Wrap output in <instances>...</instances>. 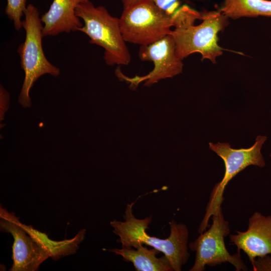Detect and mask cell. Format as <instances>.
<instances>
[{"instance_id":"8","label":"cell","mask_w":271,"mask_h":271,"mask_svg":"<svg viewBox=\"0 0 271 271\" xmlns=\"http://www.w3.org/2000/svg\"><path fill=\"white\" fill-rule=\"evenodd\" d=\"M0 224L2 230L14 238L13 260L11 271H35L50 256L27 232L14 213L1 207Z\"/></svg>"},{"instance_id":"15","label":"cell","mask_w":271,"mask_h":271,"mask_svg":"<svg viewBox=\"0 0 271 271\" xmlns=\"http://www.w3.org/2000/svg\"><path fill=\"white\" fill-rule=\"evenodd\" d=\"M27 0H7L5 13L8 18L13 22L16 31L22 28V18L24 16L27 9Z\"/></svg>"},{"instance_id":"13","label":"cell","mask_w":271,"mask_h":271,"mask_svg":"<svg viewBox=\"0 0 271 271\" xmlns=\"http://www.w3.org/2000/svg\"><path fill=\"white\" fill-rule=\"evenodd\" d=\"M22 225L35 241L55 260L61 256L74 253L78 248V245L83 240L86 231L84 229H81L71 239L57 241L50 239L46 234L34 229L31 225L23 223Z\"/></svg>"},{"instance_id":"14","label":"cell","mask_w":271,"mask_h":271,"mask_svg":"<svg viewBox=\"0 0 271 271\" xmlns=\"http://www.w3.org/2000/svg\"><path fill=\"white\" fill-rule=\"evenodd\" d=\"M218 10L228 19L271 17V0H224Z\"/></svg>"},{"instance_id":"5","label":"cell","mask_w":271,"mask_h":271,"mask_svg":"<svg viewBox=\"0 0 271 271\" xmlns=\"http://www.w3.org/2000/svg\"><path fill=\"white\" fill-rule=\"evenodd\" d=\"M119 24L126 42L145 46L153 43L171 34L174 26V14L168 15L152 0H146L125 9Z\"/></svg>"},{"instance_id":"12","label":"cell","mask_w":271,"mask_h":271,"mask_svg":"<svg viewBox=\"0 0 271 271\" xmlns=\"http://www.w3.org/2000/svg\"><path fill=\"white\" fill-rule=\"evenodd\" d=\"M122 257L124 261L132 263L138 271H171L173 270L171 263L166 255L160 257L157 255L161 251L153 248L149 249L140 245L135 249L132 247L108 249Z\"/></svg>"},{"instance_id":"16","label":"cell","mask_w":271,"mask_h":271,"mask_svg":"<svg viewBox=\"0 0 271 271\" xmlns=\"http://www.w3.org/2000/svg\"><path fill=\"white\" fill-rule=\"evenodd\" d=\"M155 5L168 15H173L180 7L179 0H152Z\"/></svg>"},{"instance_id":"4","label":"cell","mask_w":271,"mask_h":271,"mask_svg":"<svg viewBox=\"0 0 271 271\" xmlns=\"http://www.w3.org/2000/svg\"><path fill=\"white\" fill-rule=\"evenodd\" d=\"M39 15L36 7L32 4L27 6L25 19L22 21V28L26 32L25 40L17 50L21 68L25 73L18 102L24 108L31 106L30 91L39 77L46 74L56 77L60 73L59 68L52 64L44 53L42 43L43 26Z\"/></svg>"},{"instance_id":"3","label":"cell","mask_w":271,"mask_h":271,"mask_svg":"<svg viewBox=\"0 0 271 271\" xmlns=\"http://www.w3.org/2000/svg\"><path fill=\"white\" fill-rule=\"evenodd\" d=\"M75 13L84 22L78 31L89 37L90 44L104 49L103 58L107 65L129 63L131 56L122 35L119 18L112 16L104 7H95L90 1L79 4Z\"/></svg>"},{"instance_id":"9","label":"cell","mask_w":271,"mask_h":271,"mask_svg":"<svg viewBox=\"0 0 271 271\" xmlns=\"http://www.w3.org/2000/svg\"><path fill=\"white\" fill-rule=\"evenodd\" d=\"M139 57L142 61L153 62L154 67L148 74L131 78V84L135 89L143 81H145L144 86L150 87L162 79L177 75L183 70L182 60L176 55L171 34L151 44L141 46Z\"/></svg>"},{"instance_id":"11","label":"cell","mask_w":271,"mask_h":271,"mask_svg":"<svg viewBox=\"0 0 271 271\" xmlns=\"http://www.w3.org/2000/svg\"><path fill=\"white\" fill-rule=\"evenodd\" d=\"M90 0H53L49 10L41 17L44 24L43 37L78 31L83 25L75 13L77 6Z\"/></svg>"},{"instance_id":"7","label":"cell","mask_w":271,"mask_h":271,"mask_svg":"<svg viewBox=\"0 0 271 271\" xmlns=\"http://www.w3.org/2000/svg\"><path fill=\"white\" fill-rule=\"evenodd\" d=\"M211 217L210 227L189 244L190 249L196 253L194 263L189 270L203 271L206 266H214L225 262L231 264L236 271L247 270L240 252L231 254L226 247L224 238L229 235L230 228L221 207Z\"/></svg>"},{"instance_id":"6","label":"cell","mask_w":271,"mask_h":271,"mask_svg":"<svg viewBox=\"0 0 271 271\" xmlns=\"http://www.w3.org/2000/svg\"><path fill=\"white\" fill-rule=\"evenodd\" d=\"M265 136H257L255 143L248 148L233 149L228 143H209V148L223 161L225 173L222 180L214 186L207 204L206 213L200 225L198 232L201 233L208 227V221L214 211L221 207L225 188L238 173L250 165L263 167L265 161L260 152Z\"/></svg>"},{"instance_id":"17","label":"cell","mask_w":271,"mask_h":271,"mask_svg":"<svg viewBox=\"0 0 271 271\" xmlns=\"http://www.w3.org/2000/svg\"><path fill=\"white\" fill-rule=\"evenodd\" d=\"M1 121L3 119L5 112L7 111L9 104L10 95L8 91L1 85Z\"/></svg>"},{"instance_id":"1","label":"cell","mask_w":271,"mask_h":271,"mask_svg":"<svg viewBox=\"0 0 271 271\" xmlns=\"http://www.w3.org/2000/svg\"><path fill=\"white\" fill-rule=\"evenodd\" d=\"M174 16L171 34L178 57L183 60L197 52L202 60L216 63L224 50L218 44V34L228 25V18L219 10L201 13L187 5L180 7Z\"/></svg>"},{"instance_id":"19","label":"cell","mask_w":271,"mask_h":271,"mask_svg":"<svg viewBox=\"0 0 271 271\" xmlns=\"http://www.w3.org/2000/svg\"><path fill=\"white\" fill-rule=\"evenodd\" d=\"M270 157H271V154H270Z\"/></svg>"},{"instance_id":"2","label":"cell","mask_w":271,"mask_h":271,"mask_svg":"<svg viewBox=\"0 0 271 271\" xmlns=\"http://www.w3.org/2000/svg\"><path fill=\"white\" fill-rule=\"evenodd\" d=\"M135 202L127 205L124 221L114 220L110 224L113 232L119 237L117 240L122 247H134L148 245L162 252L169 259L173 270L180 271L188 260L189 231L186 225L177 223L174 220L169 222L170 234L166 239L150 236L146 231L152 217L138 219L133 214L132 206Z\"/></svg>"},{"instance_id":"18","label":"cell","mask_w":271,"mask_h":271,"mask_svg":"<svg viewBox=\"0 0 271 271\" xmlns=\"http://www.w3.org/2000/svg\"><path fill=\"white\" fill-rule=\"evenodd\" d=\"M144 1L146 0H121L123 9Z\"/></svg>"},{"instance_id":"10","label":"cell","mask_w":271,"mask_h":271,"mask_svg":"<svg viewBox=\"0 0 271 271\" xmlns=\"http://www.w3.org/2000/svg\"><path fill=\"white\" fill-rule=\"evenodd\" d=\"M230 234V242L246 253L252 265L257 257L271 254V216L255 212L249 218L244 231Z\"/></svg>"}]
</instances>
